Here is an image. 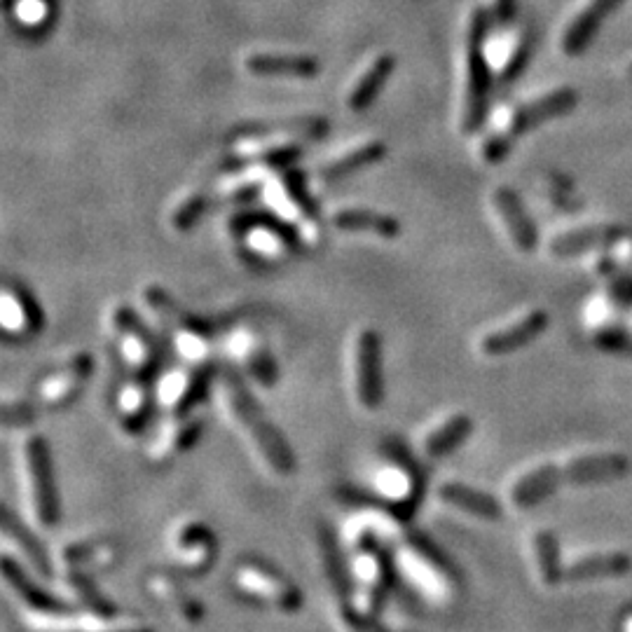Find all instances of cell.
I'll return each instance as SVG.
<instances>
[{
    "mask_svg": "<svg viewBox=\"0 0 632 632\" xmlns=\"http://www.w3.org/2000/svg\"><path fill=\"white\" fill-rule=\"evenodd\" d=\"M225 389H228V401L237 422L249 431L251 441L263 452L267 464L279 473H291L295 469V457L291 448H288V443L279 434L277 427L265 417L260 405L253 401L249 389L244 387L242 377L235 370H225Z\"/></svg>",
    "mask_w": 632,
    "mask_h": 632,
    "instance_id": "obj_1",
    "label": "cell"
},
{
    "mask_svg": "<svg viewBox=\"0 0 632 632\" xmlns=\"http://www.w3.org/2000/svg\"><path fill=\"white\" fill-rule=\"evenodd\" d=\"M490 29V17L485 10L473 12L471 31H469V85H466V108L462 129L466 134L476 132L485 122L487 103H490V66L483 54V43Z\"/></svg>",
    "mask_w": 632,
    "mask_h": 632,
    "instance_id": "obj_2",
    "label": "cell"
},
{
    "mask_svg": "<svg viewBox=\"0 0 632 632\" xmlns=\"http://www.w3.org/2000/svg\"><path fill=\"white\" fill-rule=\"evenodd\" d=\"M26 469H29L33 506H36L38 520L43 522L45 527L57 525L61 518L59 492L52 473L50 445H47L45 438L33 436L31 441L26 443Z\"/></svg>",
    "mask_w": 632,
    "mask_h": 632,
    "instance_id": "obj_3",
    "label": "cell"
},
{
    "mask_svg": "<svg viewBox=\"0 0 632 632\" xmlns=\"http://www.w3.org/2000/svg\"><path fill=\"white\" fill-rule=\"evenodd\" d=\"M356 391L363 408H380L384 396L382 340L375 331H363L356 342Z\"/></svg>",
    "mask_w": 632,
    "mask_h": 632,
    "instance_id": "obj_4",
    "label": "cell"
},
{
    "mask_svg": "<svg viewBox=\"0 0 632 632\" xmlns=\"http://www.w3.org/2000/svg\"><path fill=\"white\" fill-rule=\"evenodd\" d=\"M239 586L249 593L263 597V600L277 604V607L286 611H295L302 607V595L300 590L293 586L291 581H286L284 576L274 574L272 569L258 567V565H246L239 569L237 574Z\"/></svg>",
    "mask_w": 632,
    "mask_h": 632,
    "instance_id": "obj_5",
    "label": "cell"
},
{
    "mask_svg": "<svg viewBox=\"0 0 632 632\" xmlns=\"http://www.w3.org/2000/svg\"><path fill=\"white\" fill-rule=\"evenodd\" d=\"M574 106H576L574 89H569V87L555 89V92L541 96V99L527 103V106H522L520 111L513 115L508 134L520 136V134L530 132V129L544 125V122H548V120L560 118V115L569 113Z\"/></svg>",
    "mask_w": 632,
    "mask_h": 632,
    "instance_id": "obj_6",
    "label": "cell"
},
{
    "mask_svg": "<svg viewBox=\"0 0 632 632\" xmlns=\"http://www.w3.org/2000/svg\"><path fill=\"white\" fill-rule=\"evenodd\" d=\"M546 326H548V314L532 312V314L522 316L518 324L501 328V331L487 335L480 347H483V352L487 356H504V354L518 352V349L530 345L534 338H539V335L546 331Z\"/></svg>",
    "mask_w": 632,
    "mask_h": 632,
    "instance_id": "obj_7",
    "label": "cell"
},
{
    "mask_svg": "<svg viewBox=\"0 0 632 632\" xmlns=\"http://www.w3.org/2000/svg\"><path fill=\"white\" fill-rule=\"evenodd\" d=\"M328 125L319 118H302L286 122H267V125H244L239 127L235 139L239 141H300V139H321Z\"/></svg>",
    "mask_w": 632,
    "mask_h": 632,
    "instance_id": "obj_8",
    "label": "cell"
},
{
    "mask_svg": "<svg viewBox=\"0 0 632 632\" xmlns=\"http://www.w3.org/2000/svg\"><path fill=\"white\" fill-rule=\"evenodd\" d=\"M628 459L621 455H597L583 457L569 462L560 469L562 483H604V480H616L628 473Z\"/></svg>",
    "mask_w": 632,
    "mask_h": 632,
    "instance_id": "obj_9",
    "label": "cell"
},
{
    "mask_svg": "<svg viewBox=\"0 0 632 632\" xmlns=\"http://www.w3.org/2000/svg\"><path fill=\"white\" fill-rule=\"evenodd\" d=\"M494 204H497L501 218H504L508 232H511V239L518 246L520 251L530 253L537 249V228H534L532 218L527 216L525 206L515 195L513 190L499 188L497 195H494Z\"/></svg>",
    "mask_w": 632,
    "mask_h": 632,
    "instance_id": "obj_10",
    "label": "cell"
},
{
    "mask_svg": "<svg viewBox=\"0 0 632 632\" xmlns=\"http://www.w3.org/2000/svg\"><path fill=\"white\" fill-rule=\"evenodd\" d=\"M618 3L621 0H588V8L579 12L574 17V22L569 24L565 38H562V50L567 54H579L586 50L595 31L618 8Z\"/></svg>",
    "mask_w": 632,
    "mask_h": 632,
    "instance_id": "obj_11",
    "label": "cell"
},
{
    "mask_svg": "<svg viewBox=\"0 0 632 632\" xmlns=\"http://www.w3.org/2000/svg\"><path fill=\"white\" fill-rule=\"evenodd\" d=\"M246 68L253 75H291V78H312L321 71L319 59L309 54H253L246 59Z\"/></svg>",
    "mask_w": 632,
    "mask_h": 632,
    "instance_id": "obj_12",
    "label": "cell"
},
{
    "mask_svg": "<svg viewBox=\"0 0 632 632\" xmlns=\"http://www.w3.org/2000/svg\"><path fill=\"white\" fill-rule=\"evenodd\" d=\"M3 574H5V581H8L10 586L15 588V593L22 597V600L29 604L31 609H36L38 614L61 616L68 611L66 604H61L59 600H54L50 593H45V590L33 586L29 576L24 574V569L15 565V562H12V558H8V555L3 558Z\"/></svg>",
    "mask_w": 632,
    "mask_h": 632,
    "instance_id": "obj_13",
    "label": "cell"
},
{
    "mask_svg": "<svg viewBox=\"0 0 632 632\" xmlns=\"http://www.w3.org/2000/svg\"><path fill=\"white\" fill-rule=\"evenodd\" d=\"M333 225L342 232H368L382 239H396L401 235V223L394 216L375 214L368 209H345L333 216Z\"/></svg>",
    "mask_w": 632,
    "mask_h": 632,
    "instance_id": "obj_14",
    "label": "cell"
},
{
    "mask_svg": "<svg viewBox=\"0 0 632 632\" xmlns=\"http://www.w3.org/2000/svg\"><path fill=\"white\" fill-rule=\"evenodd\" d=\"M441 499L483 520H501L504 515L497 499L464 483H445L441 487Z\"/></svg>",
    "mask_w": 632,
    "mask_h": 632,
    "instance_id": "obj_15",
    "label": "cell"
},
{
    "mask_svg": "<svg viewBox=\"0 0 632 632\" xmlns=\"http://www.w3.org/2000/svg\"><path fill=\"white\" fill-rule=\"evenodd\" d=\"M394 68H396V57H391V54H382V57H377L373 61V66L361 75L359 85H356L352 89V94H349V108L356 113L366 111L370 103L377 99V94L382 92L384 82L389 80V75L394 73Z\"/></svg>",
    "mask_w": 632,
    "mask_h": 632,
    "instance_id": "obj_16",
    "label": "cell"
},
{
    "mask_svg": "<svg viewBox=\"0 0 632 632\" xmlns=\"http://www.w3.org/2000/svg\"><path fill=\"white\" fill-rule=\"evenodd\" d=\"M562 483L560 480V466H541V469L532 471L530 476L520 478L518 483L513 487V501L515 506L527 508L539 504L546 497L558 490V485Z\"/></svg>",
    "mask_w": 632,
    "mask_h": 632,
    "instance_id": "obj_17",
    "label": "cell"
},
{
    "mask_svg": "<svg viewBox=\"0 0 632 632\" xmlns=\"http://www.w3.org/2000/svg\"><path fill=\"white\" fill-rule=\"evenodd\" d=\"M387 155V146L382 141H370L363 143V146L349 150L347 155H342L340 160L328 162L324 169H321V178L324 181H340V178H347L356 174L359 169H366L370 164L380 162L382 157Z\"/></svg>",
    "mask_w": 632,
    "mask_h": 632,
    "instance_id": "obj_18",
    "label": "cell"
},
{
    "mask_svg": "<svg viewBox=\"0 0 632 632\" xmlns=\"http://www.w3.org/2000/svg\"><path fill=\"white\" fill-rule=\"evenodd\" d=\"M632 562L628 555L611 553V555H593V558L579 560L565 569V581H588L600 579V576H623L628 574Z\"/></svg>",
    "mask_w": 632,
    "mask_h": 632,
    "instance_id": "obj_19",
    "label": "cell"
},
{
    "mask_svg": "<svg viewBox=\"0 0 632 632\" xmlns=\"http://www.w3.org/2000/svg\"><path fill=\"white\" fill-rule=\"evenodd\" d=\"M473 431V419L466 415H455L443 427H438L434 434H429L427 441H424V450H427L429 457H443L459 448L469 434Z\"/></svg>",
    "mask_w": 632,
    "mask_h": 632,
    "instance_id": "obj_20",
    "label": "cell"
},
{
    "mask_svg": "<svg viewBox=\"0 0 632 632\" xmlns=\"http://www.w3.org/2000/svg\"><path fill=\"white\" fill-rule=\"evenodd\" d=\"M623 237L621 228H590L565 235L553 242V253L558 256H574V253L597 249V246H609Z\"/></svg>",
    "mask_w": 632,
    "mask_h": 632,
    "instance_id": "obj_21",
    "label": "cell"
},
{
    "mask_svg": "<svg viewBox=\"0 0 632 632\" xmlns=\"http://www.w3.org/2000/svg\"><path fill=\"white\" fill-rule=\"evenodd\" d=\"M3 530L8 537L15 541V544L22 548L26 558L31 560V565L38 569L43 576H50L52 569H50V560H47V553L40 541L33 537V534L26 530V527L19 522L15 515H12L10 508H3Z\"/></svg>",
    "mask_w": 632,
    "mask_h": 632,
    "instance_id": "obj_22",
    "label": "cell"
},
{
    "mask_svg": "<svg viewBox=\"0 0 632 632\" xmlns=\"http://www.w3.org/2000/svg\"><path fill=\"white\" fill-rule=\"evenodd\" d=\"M153 588L164 597V600H169V604H174V607L181 611L185 618H190V621H199V618H202V607H199L197 600H192V595L188 593V590L178 586L171 576L155 574Z\"/></svg>",
    "mask_w": 632,
    "mask_h": 632,
    "instance_id": "obj_23",
    "label": "cell"
},
{
    "mask_svg": "<svg viewBox=\"0 0 632 632\" xmlns=\"http://www.w3.org/2000/svg\"><path fill=\"white\" fill-rule=\"evenodd\" d=\"M537 558L541 567V576L548 586H558L565 581V569L560 565V548L558 539L551 532H541L537 537Z\"/></svg>",
    "mask_w": 632,
    "mask_h": 632,
    "instance_id": "obj_24",
    "label": "cell"
},
{
    "mask_svg": "<svg viewBox=\"0 0 632 632\" xmlns=\"http://www.w3.org/2000/svg\"><path fill=\"white\" fill-rule=\"evenodd\" d=\"M113 558V541L96 539L87 544L71 546L66 551V562L73 567H89V565H106Z\"/></svg>",
    "mask_w": 632,
    "mask_h": 632,
    "instance_id": "obj_25",
    "label": "cell"
},
{
    "mask_svg": "<svg viewBox=\"0 0 632 632\" xmlns=\"http://www.w3.org/2000/svg\"><path fill=\"white\" fill-rule=\"evenodd\" d=\"M181 548L188 553V565H204L209 562L211 553V534L204 527H185L181 537Z\"/></svg>",
    "mask_w": 632,
    "mask_h": 632,
    "instance_id": "obj_26",
    "label": "cell"
},
{
    "mask_svg": "<svg viewBox=\"0 0 632 632\" xmlns=\"http://www.w3.org/2000/svg\"><path fill=\"white\" fill-rule=\"evenodd\" d=\"M71 586H73L75 593L80 595V600L85 602L87 607L94 609V614H99V616H101V614H113L111 604L103 600V597L94 590V586H89V583H87L85 579H82V576H73Z\"/></svg>",
    "mask_w": 632,
    "mask_h": 632,
    "instance_id": "obj_27",
    "label": "cell"
},
{
    "mask_svg": "<svg viewBox=\"0 0 632 632\" xmlns=\"http://www.w3.org/2000/svg\"><path fill=\"white\" fill-rule=\"evenodd\" d=\"M204 211H206V197L204 195L190 197L188 202H183L181 209L176 211L174 225L178 230H188L199 221V216H202Z\"/></svg>",
    "mask_w": 632,
    "mask_h": 632,
    "instance_id": "obj_28",
    "label": "cell"
},
{
    "mask_svg": "<svg viewBox=\"0 0 632 632\" xmlns=\"http://www.w3.org/2000/svg\"><path fill=\"white\" fill-rule=\"evenodd\" d=\"M530 47H532L530 38H520V43L515 45V50L511 52V57H508V61H506L501 78H504L506 82L518 78V75L522 73V68L527 66V59H530Z\"/></svg>",
    "mask_w": 632,
    "mask_h": 632,
    "instance_id": "obj_29",
    "label": "cell"
},
{
    "mask_svg": "<svg viewBox=\"0 0 632 632\" xmlns=\"http://www.w3.org/2000/svg\"><path fill=\"white\" fill-rule=\"evenodd\" d=\"M511 134H494L490 136V139L485 141L483 146V157L485 162H501L508 153V148H511Z\"/></svg>",
    "mask_w": 632,
    "mask_h": 632,
    "instance_id": "obj_30",
    "label": "cell"
},
{
    "mask_svg": "<svg viewBox=\"0 0 632 632\" xmlns=\"http://www.w3.org/2000/svg\"><path fill=\"white\" fill-rule=\"evenodd\" d=\"M513 10H515V0H497V8H494L499 22H508V19L513 17Z\"/></svg>",
    "mask_w": 632,
    "mask_h": 632,
    "instance_id": "obj_31",
    "label": "cell"
},
{
    "mask_svg": "<svg viewBox=\"0 0 632 632\" xmlns=\"http://www.w3.org/2000/svg\"><path fill=\"white\" fill-rule=\"evenodd\" d=\"M103 632H153L148 628H129V630H103Z\"/></svg>",
    "mask_w": 632,
    "mask_h": 632,
    "instance_id": "obj_32",
    "label": "cell"
}]
</instances>
